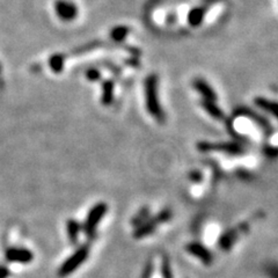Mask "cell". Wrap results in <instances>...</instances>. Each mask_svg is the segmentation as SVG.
<instances>
[{"mask_svg": "<svg viewBox=\"0 0 278 278\" xmlns=\"http://www.w3.org/2000/svg\"><path fill=\"white\" fill-rule=\"evenodd\" d=\"M51 66L54 71H61L63 68V58L61 56H54L51 60Z\"/></svg>", "mask_w": 278, "mask_h": 278, "instance_id": "cell-18", "label": "cell"}, {"mask_svg": "<svg viewBox=\"0 0 278 278\" xmlns=\"http://www.w3.org/2000/svg\"><path fill=\"white\" fill-rule=\"evenodd\" d=\"M78 231H79V227H78V224L76 221H70L69 224V232H70V237H71L73 242H76L77 238H78Z\"/></svg>", "mask_w": 278, "mask_h": 278, "instance_id": "cell-16", "label": "cell"}, {"mask_svg": "<svg viewBox=\"0 0 278 278\" xmlns=\"http://www.w3.org/2000/svg\"><path fill=\"white\" fill-rule=\"evenodd\" d=\"M198 148L201 151H220L226 153H240L241 147L234 143H223V144H211V143H199Z\"/></svg>", "mask_w": 278, "mask_h": 278, "instance_id": "cell-6", "label": "cell"}, {"mask_svg": "<svg viewBox=\"0 0 278 278\" xmlns=\"http://www.w3.org/2000/svg\"><path fill=\"white\" fill-rule=\"evenodd\" d=\"M194 87L202 94L204 100L212 101L216 102L217 100V94L214 92V89L206 83L204 79H196L194 80Z\"/></svg>", "mask_w": 278, "mask_h": 278, "instance_id": "cell-8", "label": "cell"}, {"mask_svg": "<svg viewBox=\"0 0 278 278\" xmlns=\"http://www.w3.org/2000/svg\"><path fill=\"white\" fill-rule=\"evenodd\" d=\"M187 252L190 253L195 257H197L199 261H202L206 265L212 263V255H211V253L204 246L199 244V242H191V244L187 245Z\"/></svg>", "mask_w": 278, "mask_h": 278, "instance_id": "cell-7", "label": "cell"}, {"mask_svg": "<svg viewBox=\"0 0 278 278\" xmlns=\"http://www.w3.org/2000/svg\"><path fill=\"white\" fill-rule=\"evenodd\" d=\"M162 276L163 278H172V270L168 258H163L162 261Z\"/></svg>", "mask_w": 278, "mask_h": 278, "instance_id": "cell-17", "label": "cell"}, {"mask_svg": "<svg viewBox=\"0 0 278 278\" xmlns=\"http://www.w3.org/2000/svg\"><path fill=\"white\" fill-rule=\"evenodd\" d=\"M88 255V249L87 247H83L80 248L78 252L72 255L71 257L69 258L68 262L66 263L63 264V267L61 269V273L63 276L69 275V273H71L72 271H74L79 265L85 262L86 257Z\"/></svg>", "mask_w": 278, "mask_h": 278, "instance_id": "cell-5", "label": "cell"}, {"mask_svg": "<svg viewBox=\"0 0 278 278\" xmlns=\"http://www.w3.org/2000/svg\"><path fill=\"white\" fill-rule=\"evenodd\" d=\"M171 218H172V211L168 209L162 210L161 212L158 213V216H155L154 218H152L151 220L148 221L146 220L145 223H143L142 225H139L138 229H137L135 232V238H143L148 236V234L153 233L156 225L161 224V223H166L170 220Z\"/></svg>", "mask_w": 278, "mask_h": 278, "instance_id": "cell-2", "label": "cell"}, {"mask_svg": "<svg viewBox=\"0 0 278 278\" xmlns=\"http://www.w3.org/2000/svg\"><path fill=\"white\" fill-rule=\"evenodd\" d=\"M114 96V84L113 81H105L103 84V94L102 102L104 104H110Z\"/></svg>", "mask_w": 278, "mask_h": 278, "instance_id": "cell-13", "label": "cell"}, {"mask_svg": "<svg viewBox=\"0 0 278 278\" xmlns=\"http://www.w3.org/2000/svg\"><path fill=\"white\" fill-rule=\"evenodd\" d=\"M128 33H129V29L127 27H116L115 29L112 30L110 35L115 41H122L124 40V37L127 36Z\"/></svg>", "mask_w": 278, "mask_h": 278, "instance_id": "cell-15", "label": "cell"}, {"mask_svg": "<svg viewBox=\"0 0 278 278\" xmlns=\"http://www.w3.org/2000/svg\"><path fill=\"white\" fill-rule=\"evenodd\" d=\"M54 11L63 21H72L78 15V7L68 0H58L54 4Z\"/></svg>", "mask_w": 278, "mask_h": 278, "instance_id": "cell-4", "label": "cell"}, {"mask_svg": "<svg viewBox=\"0 0 278 278\" xmlns=\"http://www.w3.org/2000/svg\"><path fill=\"white\" fill-rule=\"evenodd\" d=\"M246 226H247V224H244L240 226V229L239 230H230L227 231L226 233L223 234L221 238L219 239V246H220V248L224 250H229L231 247H232L234 242H236V240L238 239L240 231L246 229Z\"/></svg>", "mask_w": 278, "mask_h": 278, "instance_id": "cell-9", "label": "cell"}, {"mask_svg": "<svg viewBox=\"0 0 278 278\" xmlns=\"http://www.w3.org/2000/svg\"><path fill=\"white\" fill-rule=\"evenodd\" d=\"M204 9L198 7V9H194L189 13V23L191 26H198L202 22L203 17H204Z\"/></svg>", "mask_w": 278, "mask_h": 278, "instance_id": "cell-12", "label": "cell"}, {"mask_svg": "<svg viewBox=\"0 0 278 278\" xmlns=\"http://www.w3.org/2000/svg\"><path fill=\"white\" fill-rule=\"evenodd\" d=\"M87 77L89 80H96V79H99L100 74L96 71V70H89V71L87 72Z\"/></svg>", "mask_w": 278, "mask_h": 278, "instance_id": "cell-20", "label": "cell"}, {"mask_svg": "<svg viewBox=\"0 0 278 278\" xmlns=\"http://www.w3.org/2000/svg\"><path fill=\"white\" fill-rule=\"evenodd\" d=\"M255 102L258 107H261L263 110L270 113L271 115H273L278 119V103L273 102V101L263 99V97H257Z\"/></svg>", "mask_w": 278, "mask_h": 278, "instance_id": "cell-10", "label": "cell"}, {"mask_svg": "<svg viewBox=\"0 0 278 278\" xmlns=\"http://www.w3.org/2000/svg\"><path fill=\"white\" fill-rule=\"evenodd\" d=\"M145 99H146V107L148 113L151 114L158 122H163L165 115L159 103L158 97V79L154 74H152L145 81Z\"/></svg>", "mask_w": 278, "mask_h": 278, "instance_id": "cell-1", "label": "cell"}, {"mask_svg": "<svg viewBox=\"0 0 278 278\" xmlns=\"http://www.w3.org/2000/svg\"><path fill=\"white\" fill-rule=\"evenodd\" d=\"M105 212H107V205H105V203H99V204L93 207L91 212L88 213L87 219H86V224H85L86 234L91 236V234L94 233L97 224H99V221L103 218Z\"/></svg>", "mask_w": 278, "mask_h": 278, "instance_id": "cell-3", "label": "cell"}, {"mask_svg": "<svg viewBox=\"0 0 278 278\" xmlns=\"http://www.w3.org/2000/svg\"><path fill=\"white\" fill-rule=\"evenodd\" d=\"M148 214H150V209H148V207H143V209L138 212V214L132 219V225H135L137 227L142 225L143 223L146 221Z\"/></svg>", "mask_w": 278, "mask_h": 278, "instance_id": "cell-14", "label": "cell"}, {"mask_svg": "<svg viewBox=\"0 0 278 278\" xmlns=\"http://www.w3.org/2000/svg\"><path fill=\"white\" fill-rule=\"evenodd\" d=\"M202 107L205 109L206 113L209 114L210 116H212L213 119L217 120H221L224 117V114L220 110V108L218 105L212 102V101H207V100H203L202 101Z\"/></svg>", "mask_w": 278, "mask_h": 278, "instance_id": "cell-11", "label": "cell"}, {"mask_svg": "<svg viewBox=\"0 0 278 278\" xmlns=\"http://www.w3.org/2000/svg\"><path fill=\"white\" fill-rule=\"evenodd\" d=\"M12 257L14 258V260H25V261H29V253L27 252H15L12 254Z\"/></svg>", "mask_w": 278, "mask_h": 278, "instance_id": "cell-19", "label": "cell"}]
</instances>
